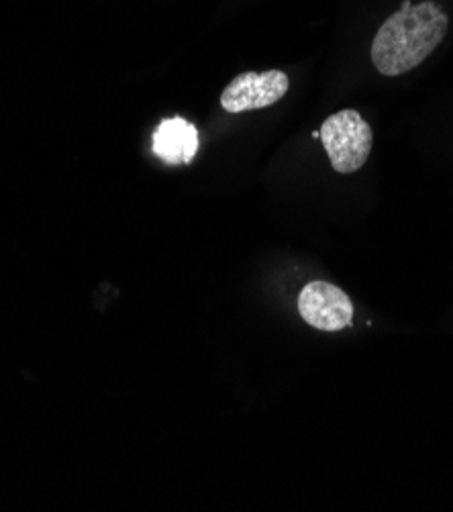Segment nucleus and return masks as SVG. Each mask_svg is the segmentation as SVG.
Wrapping results in <instances>:
<instances>
[{"mask_svg": "<svg viewBox=\"0 0 453 512\" xmlns=\"http://www.w3.org/2000/svg\"><path fill=\"white\" fill-rule=\"evenodd\" d=\"M449 27L437 3L413 5L409 0L390 15L372 43V62L382 76H400L421 66L443 41Z\"/></svg>", "mask_w": 453, "mask_h": 512, "instance_id": "f257e3e1", "label": "nucleus"}, {"mask_svg": "<svg viewBox=\"0 0 453 512\" xmlns=\"http://www.w3.org/2000/svg\"><path fill=\"white\" fill-rule=\"evenodd\" d=\"M319 139L323 141L333 170L339 174H354L370 158L374 133L358 111L345 109L323 123Z\"/></svg>", "mask_w": 453, "mask_h": 512, "instance_id": "f03ea898", "label": "nucleus"}, {"mask_svg": "<svg viewBox=\"0 0 453 512\" xmlns=\"http://www.w3.org/2000/svg\"><path fill=\"white\" fill-rule=\"evenodd\" d=\"M290 80L280 70L243 72L227 84L221 94V107L227 113H247L276 105L288 92Z\"/></svg>", "mask_w": 453, "mask_h": 512, "instance_id": "7ed1b4c3", "label": "nucleus"}, {"mask_svg": "<svg viewBox=\"0 0 453 512\" xmlns=\"http://www.w3.org/2000/svg\"><path fill=\"white\" fill-rule=\"evenodd\" d=\"M298 313L313 329L333 333L349 327L354 321V304L341 288L317 280L302 288L298 296Z\"/></svg>", "mask_w": 453, "mask_h": 512, "instance_id": "20e7f679", "label": "nucleus"}, {"mask_svg": "<svg viewBox=\"0 0 453 512\" xmlns=\"http://www.w3.org/2000/svg\"><path fill=\"white\" fill-rule=\"evenodd\" d=\"M198 151V131L182 117L166 119L154 133V153L166 164H190Z\"/></svg>", "mask_w": 453, "mask_h": 512, "instance_id": "39448f33", "label": "nucleus"}]
</instances>
